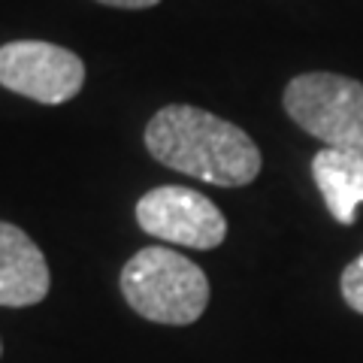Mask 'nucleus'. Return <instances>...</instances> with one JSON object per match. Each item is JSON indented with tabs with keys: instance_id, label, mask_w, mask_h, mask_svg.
<instances>
[{
	"instance_id": "nucleus-1",
	"label": "nucleus",
	"mask_w": 363,
	"mask_h": 363,
	"mask_svg": "<svg viewBox=\"0 0 363 363\" xmlns=\"http://www.w3.org/2000/svg\"><path fill=\"white\" fill-rule=\"evenodd\" d=\"M145 149L157 164L218 188H242L260 176L264 157L240 124L188 104L157 109L145 124Z\"/></svg>"
},
{
	"instance_id": "nucleus-2",
	"label": "nucleus",
	"mask_w": 363,
	"mask_h": 363,
	"mask_svg": "<svg viewBox=\"0 0 363 363\" xmlns=\"http://www.w3.org/2000/svg\"><path fill=\"white\" fill-rule=\"evenodd\" d=\"M121 294L130 309L155 324L188 327L209 306V279L194 260L167 245L140 248L121 269Z\"/></svg>"
},
{
	"instance_id": "nucleus-3",
	"label": "nucleus",
	"mask_w": 363,
	"mask_h": 363,
	"mask_svg": "<svg viewBox=\"0 0 363 363\" xmlns=\"http://www.w3.org/2000/svg\"><path fill=\"white\" fill-rule=\"evenodd\" d=\"M291 121L330 149L363 155V82L342 73H300L285 85Z\"/></svg>"
},
{
	"instance_id": "nucleus-4",
	"label": "nucleus",
	"mask_w": 363,
	"mask_h": 363,
	"mask_svg": "<svg viewBox=\"0 0 363 363\" xmlns=\"http://www.w3.org/2000/svg\"><path fill=\"white\" fill-rule=\"evenodd\" d=\"M0 85L13 94L61 106L85 85V64L76 52L45 40H13L0 45Z\"/></svg>"
},
{
	"instance_id": "nucleus-5",
	"label": "nucleus",
	"mask_w": 363,
	"mask_h": 363,
	"mask_svg": "<svg viewBox=\"0 0 363 363\" xmlns=\"http://www.w3.org/2000/svg\"><path fill=\"white\" fill-rule=\"evenodd\" d=\"M136 224L149 236L197 252L218 248L227 240V218L215 203L185 185H161L136 200Z\"/></svg>"
},
{
	"instance_id": "nucleus-6",
	"label": "nucleus",
	"mask_w": 363,
	"mask_h": 363,
	"mask_svg": "<svg viewBox=\"0 0 363 363\" xmlns=\"http://www.w3.org/2000/svg\"><path fill=\"white\" fill-rule=\"evenodd\" d=\"M49 264L21 227L0 221V306L25 309L49 297Z\"/></svg>"
},
{
	"instance_id": "nucleus-7",
	"label": "nucleus",
	"mask_w": 363,
	"mask_h": 363,
	"mask_svg": "<svg viewBox=\"0 0 363 363\" xmlns=\"http://www.w3.org/2000/svg\"><path fill=\"white\" fill-rule=\"evenodd\" d=\"M312 179L321 191L327 212L342 227L354 224L363 203V155L324 145L312 157Z\"/></svg>"
},
{
	"instance_id": "nucleus-8",
	"label": "nucleus",
	"mask_w": 363,
	"mask_h": 363,
	"mask_svg": "<svg viewBox=\"0 0 363 363\" xmlns=\"http://www.w3.org/2000/svg\"><path fill=\"white\" fill-rule=\"evenodd\" d=\"M339 291H342V300H345L348 309H354L357 315H363V255H357V257L342 269V279H339Z\"/></svg>"
},
{
	"instance_id": "nucleus-9",
	"label": "nucleus",
	"mask_w": 363,
	"mask_h": 363,
	"mask_svg": "<svg viewBox=\"0 0 363 363\" xmlns=\"http://www.w3.org/2000/svg\"><path fill=\"white\" fill-rule=\"evenodd\" d=\"M104 6H116V9H149V6H157L161 0H97Z\"/></svg>"
},
{
	"instance_id": "nucleus-10",
	"label": "nucleus",
	"mask_w": 363,
	"mask_h": 363,
	"mask_svg": "<svg viewBox=\"0 0 363 363\" xmlns=\"http://www.w3.org/2000/svg\"><path fill=\"white\" fill-rule=\"evenodd\" d=\"M0 354H4V342H0Z\"/></svg>"
}]
</instances>
